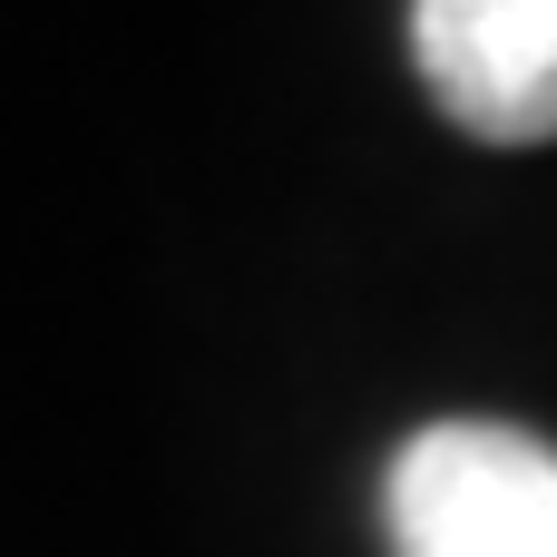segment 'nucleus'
<instances>
[{"mask_svg": "<svg viewBox=\"0 0 557 557\" xmlns=\"http://www.w3.org/2000/svg\"><path fill=\"white\" fill-rule=\"evenodd\" d=\"M382 509L392 557H557V450L519 421H431Z\"/></svg>", "mask_w": 557, "mask_h": 557, "instance_id": "f257e3e1", "label": "nucleus"}, {"mask_svg": "<svg viewBox=\"0 0 557 557\" xmlns=\"http://www.w3.org/2000/svg\"><path fill=\"white\" fill-rule=\"evenodd\" d=\"M411 59L450 127L490 147L557 137V0H411Z\"/></svg>", "mask_w": 557, "mask_h": 557, "instance_id": "f03ea898", "label": "nucleus"}]
</instances>
